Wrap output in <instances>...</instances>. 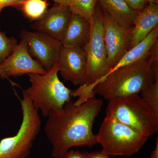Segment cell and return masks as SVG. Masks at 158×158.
Segmentation results:
<instances>
[{
  "instance_id": "1",
  "label": "cell",
  "mask_w": 158,
  "mask_h": 158,
  "mask_svg": "<svg viewBox=\"0 0 158 158\" xmlns=\"http://www.w3.org/2000/svg\"><path fill=\"white\" fill-rule=\"evenodd\" d=\"M102 105V99L95 97L79 106L71 100L48 116L44 131L52 145L53 157L62 158L73 147L92 148L97 143L93 125Z\"/></svg>"
},
{
  "instance_id": "2",
  "label": "cell",
  "mask_w": 158,
  "mask_h": 158,
  "mask_svg": "<svg viewBox=\"0 0 158 158\" xmlns=\"http://www.w3.org/2000/svg\"><path fill=\"white\" fill-rule=\"evenodd\" d=\"M155 81L152 62L147 58L109 73L93 92L110 101L138 94Z\"/></svg>"
},
{
  "instance_id": "3",
  "label": "cell",
  "mask_w": 158,
  "mask_h": 158,
  "mask_svg": "<svg viewBox=\"0 0 158 158\" xmlns=\"http://www.w3.org/2000/svg\"><path fill=\"white\" fill-rule=\"evenodd\" d=\"M90 34L84 49L87 61V75L85 85L73 90L72 95L82 103L94 97V88L109 73L107 52L105 44L103 12L96 7L95 13L90 22Z\"/></svg>"
},
{
  "instance_id": "4",
  "label": "cell",
  "mask_w": 158,
  "mask_h": 158,
  "mask_svg": "<svg viewBox=\"0 0 158 158\" xmlns=\"http://www.w3.org/2000/svg\"><path fill=\"white\" fill-rule=\"evenodd\" d=\"M59 72L57 61L44 74H29L31 86L23 91V95L30 100L33 107L44 117L62 110L65 103L72 100V90L59 80Z\"/></svg>"
},
{
  "instance_id": "5",
  "label": "cell",
  "mask_w": 158,
  "mask_h": 158,
  "mask_svg": "<svg viewBox=\"0 0 158 158\" xmlns=\"http://www.w3.org/2000/svg\"><path fill=\"white\" fill-rule=\"evenodd\" d=\"M96 135L97 143L102 147V151L113 156L135 154L149 138L107 113Z\"/></svg>"
},
{
  "instance_id": "6",
  "label": "cell",
  "mask_w": 158,
  "mask_h": 158,
  "mask_svg": "<svg viewBox=\"0 0 158 158\" xmlns=\"http://www.w3.org/2000/svg\"><path fill=\"white\" fill-rule=\"evenodd\" d=\"M106 113L147 137L157 133L158 118L138 94L110 101Z\"/></svg>"
},
{
  "instance_id": "7",
  "label": "cell",
  "mask_w": 158,
  "mask_h": 158,
  "mask_svg": "<svg viewBox=\"0 0 158 158\" xmlns=\"http://www.w3.org/2000/svg\"><path fill=\"white\" fill-rule=\"evenodd\" d=\"M23 118L16 135L0 141V158H27L40 131L41 120L39 111L28 98L20 99Z\"/></svg>"
},
{
  "instance_id": "8",
  "label": "cell",
  "mask_w": 158,
  "mask_h": 158,
  "mask_svg": "<svg viewBox=\"0 0 158 158\" xmlns=\"http://www.w3.org/2000/svg\"><path fill=\"white\" fill-rule=\"evenodd\" d=\"M21 37L27 43L31 56L37 59L47 71L58 61L62 47L59 40L42 32L26 30L22 31Z\"/></svg>"
},
{
  "instance_id": "9",
  "label": "cell",
  "mask_w": 158,
  "mask_h": 158,
  "mask_svg": "<svg viewBox=\"0 0 158 158\" xmlns=\"http://www.w3.org/2000/svg\"><path fill=\"white\" fill-rule=\"evenodd\" d=\"M102 12L105 42L110 70L130 49L132 27L128 28L121 25L106 13Z\"/></svg>"
},
{
  "instance_id": "10",
  "label": "cell",
  "mask_w": 158,
  "mask_h": 158,
  "mask_svg": "<svg viewBox=\"0 0 158 158\" xmlns=\"http://www.w3.org/2000/svg\"><path fill=\"white\" fill-rule=\"evenodd\" d=\"M59 72L66 81L75 86L85 85L87 75V61L85 49L81 47L61 48Z\"/></svg>"
},
{
  "instance_id": "11",
  "label": "cell",
  "mask_w": 158,
  "mask_h": 158,
  "mask_svg": "<svg viewBox=\"0 0 158 158\" xmlns=\"http://www.w3.org/2000/svg\"><path fill=\"white\" fill-rule=\"evenodd\" d=\"M0 77L2 79L36 73L44 74V68L29 53L25 41L21 39L12 53L0 64Z\"/></svg>"
},
{
  "instance_id": "12",
  "label": "cell",
  "mask_w": 158,
  "mask_h": 158,
  "mask_svg": "<svg viewBox=\"0 0 158 158\" xmlns=\"http://www.w3.org/2000/svg\"><path fill=\"white\" fill-rule=\"evenodd\" d=\"M71 15L68 6L55 3L41 18L32 24L31 27L36 31L48 34L61 41Z\"/></svg>"
},
{
  "instance_id": "13",
  "label": "cell",
  "mask_w": 158,
  "mask_h": 158,
  "mask_svg": "<svg viewBox=\"0 0 158 158\" xmlns=\"http://www.w3.org/2000/svg\"><path fill=\"white\" fill-rule=\"evenodd\" d=\"M158 27V6L155 3L148 5L138 11L131 32L130 49L138 44L148 34Z\"/></svg>"
},
{
  "instance_id": "14",
  "label": "cell",
  "mask_w": 158,
  "mask_h": 158,
  "mask_svg": "<svg viewBox=\"0 0 158 158\" xmlns=\"http://www.w3.org/2000/svg\"><path fill=\"white\" fill-rule=\"evenodd\" d=\"M90 34L89 22L78 15L72 12L70 20L61 40L62 46L84 48Z\"/></svg>"
},
{
  "instance_id": "15",
  "label": "cell",
  "mask_w": 158,
  "mask_h": 158,
  "mask_svg": "<svg viewBox=\"0 0 158 158\" xmlns=\"http://www.w3.org/2000/svg\"><path fill=\"white\" fill-rule=\"evenodd\" d=\"M102 10L121 25L131 28L138 11L131 8L124 0H98Z\"/></svg>"
},
{
  "instance_id": "16",
  "label": "cell",
  "mask_w": 158,
  "mask_h": 158,
  "mask_svg": "<svg viewBox=\"0 0 158 158\" xmlns=\"http://www.w3.org/2000/svg\"><path fill=\"white\" fill-rule=\"evenodd\" d=\"M158 41V27H157L141 42L129 50L109 73L120 67L147 59L151 49Z\"/></svg>"
},
{
  "instance_id": "17",
  "label": "cell",
  "mask_w": 158,
  "mask_h": 158,
  "mask_svg": "<svg viewBox=\"0 0 158 158\" xmlns=\"http://www.w3.org/2000/svg\"><path fill=\"white\" fill-rule=\"evenodd\" d=\"M47 0H24L17 7L21 9L26 17L31 20L41 18L47 10Z\"/></svg>"
},
{
  "instance_id": "18",
  "label": "cell",
  "mask_w": 158,
  "mask_h": 158,
  "mask_svg": "<svg viewBox=\"0 0 158 158\" xmlns=\"http://www.w3.org/2000/svg\"><path fill=\"white\" fill-rule=\"evenodd\" d=\"M98 2V0H68L67 6L72 13L78 15L90 23Z\"/></svg>"
},
{
  "instance_id": "19",
  "label": "cell",
  "mask_w": 158,
  "mask_h": 158,
  "mask_svg": "<svg viewBox=\"0 0 158 158\" xmlns=\"http://www.w3.org/2000/svg\"><path fill=\"white\" fill-rule=\"evenodd\" d=\"M141 94V97L158 118V77H155V81L142 90Z\"/></svg>"
},
{
  "instance_id": "20",
  "label": "cell",
  "mask_w": 158,
  "mask_h": 158,
  "mask_svg": "<svg viewBox=\"0 0 158 158\" xmlns=\"http://www.w3.org/2000/svg\"><path fill=\"white\" fill-rule=\"evenodd\" d=\"M17 40L0 32V64L10 56L17 45Z\"/></svg>"
},
{
  "instance_id": "21",
  "label": "cell",
  "mask_w": 158,
  "mask_h": 158,
  "mask_svg": "<svg viewBox=\"0 0 158 158\" xmlns=\"http://www.w3.org/2000/svg\"><path fill=\"white\" fill-rule=\"evenodd\" d=\"M127 4L131 9L139 11L145 7L146 2L144 0H128Z\"/></svg>"
},
{
  "instance_id": "22",
  "label": "cell",
  "mask_w": 158,
  "mask_h": 158,
  "mask_svg": "<svg viewBox=\"0 0 158 158\" xmlns=\"http://www.w3.org/2000/svg\"><path fill=\"white\" fill-rule=\"evenodd\" d=\"M24 0H0V16L4 8L9 6L17 7Z\"/></svg>"
},
{
  "instance_id": "23",
  "label": "cell",
  "mask_w": 158,
  "mask_h": 158,
  "mask_svg": "<svg viewBox=\"0 0 158 158\" xmlns=\"http://www.w3.org/2000/svg\"><path fill=\"white\" fill-rule=\"evenodd\" d=\"M62 158H86V156L85 152H80L78 151H75L72 150L65 153Z\"/></svg>"
},
{
  "instance_id": "24",
  "label": "cell",
  "mask_w": 158,
  "mask_h": 158,
  "mask_svg": "<svg viewBox=\"0 0 158 158\" xmlns=\"http://www.w3.org/2000/svg\"><path fill=\"white\" fill-rule=\"evenodd\" d=\"M86 158H110V156L104 153L102 151L88 152H85Z\"/></svg>"
},
{
  "instance_id": "25",
  "label": "cell",
  "mask_w": 158,
  "mask_h": 158,
  "mask_svg": "<svg viewBox=\"0 0 158 158\" xmlns=\"http://www.w3.org/2000/svg\"><path fill=\"white\" fill-rule=\"evenodd\" d=\"M150 158H158V138L156 140L155 148L152 151Z\"/></svg>"
},
{
  "instance_id": "26",
  "label": "cell",
  "mask_w": 158,
  "mask_h": 158,
  "mask_svg": "<svg viewBox=\"0 0 158 158\" xmlns=\"http://www.w3.org/2000/svg\"><path fill=\"white\" fill-rule=\"evenodd\" d=\"M56 3L63 4V5H67L68 4V0H52Z\"/></svg>"
},
{
  "instance_id": "27",
  "label": "cell",
  "mask_w": 158,
  "mask_h": 158,
  "mask_svg": "<svg viewBox=\"0 0 158 158\" xmlns=\"http://www.w3.org/2000/svg\"><path fill=\"white\" fill-rule=\"evenodd\" d=\"M144 1L146 2L155 3L158 4V0H144Z\"/></svg>"
},
{
  "instance_id": "28",
  "label": "cell",
  "mask_w": 158,
  "mask_h": 158,
  "mask_svg": "<svg viewBox=\"0 0 158 158\" xmlns=\"http://www.w3.org/2000/svg\"><path fill=\"white\" fill-rule=\"evenodd\" d=\"M124 1L126 2L127 3L128 1V0H124Z\"/></svg>"
},
{
  "instance_id": "29",
  "label": "cell",
  "mask_w": 158,
  "mask_h": 158,
  "mask_svg": "<svg viewBox=\"0 0 158 158\" xmlns=\"http://www.w3.org/2000/svg\"><path fill=\"white\" fill-rule=\"evenodd\" d=\"M0 73H1V69H0Z\"/></svg>"
}]
</instances>
